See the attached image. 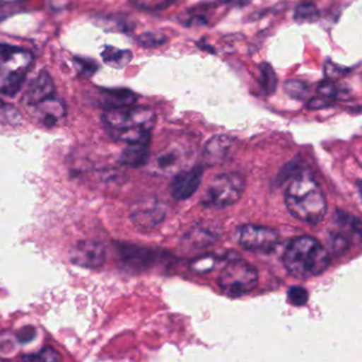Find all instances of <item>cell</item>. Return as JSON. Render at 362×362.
Listing matches in <instances>:
<instances>
[{
    "mask_svg": "<svg viewBox=\"0 0 362 362\" xmlns=\"http://www.w3.org/2000/svg\"><path fill=\"white\" fill-rule=\"evenodd\" d=\"M285 204L296 219L317 226L327 213V202L317 182L308 173L296 175L285 192Z\"/></svg>",
    "mask_w": 362,
    "mask_h": 362,
    "instance_id": "obj_1",
    "label": "cell"
},
{
    "mask_svg": "<svg viewBox=\"0 0 362 362\" xmlns=\"http://www.w3.org/2000/svg\"><path fill=\"white\" fill-rule=\"evenodd\" d=\"M156 122V114L146 107L111 110L103 115L107 134L115 141L128 145L151 141V131Z\"/></svg>",
    "mask_w": 362,
    "mask_h": 362,
    "instance_id": "obj_2",
    "label": "cell"
},
{
    "mask_svg": "<svg viewBox=\"0 0 362 362\" xmlns=\"http://www.w3.org/2000/svg\"><path fill=\"white\" fill-rule=\"evenodd\" d=\"M283 264L290 275L306 279L325 272L330 258L319 240L310 236H300L288 243L283 254Z\"/></svg>",
    "mask_w": 362,
    "mask_h": 362,
    "instance_id": "obj_3",
    "label": "cell"
},
{
    "mask_svg": "<svg viewBox=\"0 0 362 362\" xmlns=\"http://www.w3.org/2000/svg\"><path fill=\"white\" fill-rule=\"evenodd\" d=\"M33 52L16 46L0 44V94L14 97L35 66Z\"/></svg>",
    "mask_w": 362,
    "mask_h": 362,
    "instance_id": "obj_4",
    "label": "cell"
},
{
    "mask_svg": "<svg viewBox=\"0 0 362 362\" xmlns=\"http://www.w3.org/2000/svg\"><path fill=\"white\" fill-rule=\"evenodd\" d=\"M245 190V180L241 173H221L211 180L203 192L201 204L206 209H226L238 202Z\"/></svg>",
    "mask_w": 362,
    "mask_h": 362,
    "instance_id": "obj_5",
    "label": "cell"
},
{
    "mask_svg": "<svg viewBox=\"0 0 362 362\" xmlns=\"http://www.w3.org/2000/svg\"><path fill=\"white\" fill-rule=\"evenodd\" d=\"M258 272L247 260L233 258L226 262L218 276L220 289L232 298H240L255 289Z\"/></svg>",
    "mask_w": 362,
    "mask_h": 362,
    "instance_id": "obj_6",
    "label": "cell"
},
{
    "mask_svg": "<svg viewBox=\"0 0 362 362\" xmlns=\"http://www.w3.org/2000/svg\"><path fill=\"white\" fill-rule=\"evenodd\" d=\"M238 240L247 251L269 254L276 249L279 233L268 226L247 224L239 228Z\"/></svg>",
    "mask_w": 362,
    "mask_h": 362,
    "instance_id": "obj_7",
    "label": "cell"
},
{
    "mask_svg": "<svg viewBox=\"0 0 362 362\" xmlns=\"http://www.w3.org/2000/svg\"><path fill=\"white\" fill-rule=\"evenodd\" d=\"M107 256L105 245L94 239L78 241L69 252V259L74 264L92 270L103 268Z\"/></svg>",
    "mask_w": 362,
    "mask_h": 362,
    "instance_id": "obj_8",
    "label": "cell"
},
{
    "mask_svg": "<svg viewBox=\"0 0 362 362\" xmlns=\"http://www.w3.org/2000/svg\"><path fill=\"white\" fill-rule=\"evenodd\" d=\"M166 206L158 199L148 198L139 201L133 206L131 220L135 226L144 230H151L164 221Z\"/></svg>",
    "mask_w": 362,
    "mask_h": 362,
    "instance_id": "obj_9",
    "label": "cell"
},
{
    "mask_svg": "<svg viewBox=\"0 0 362 362\" xmlns=\"http://www.w3.org/2000/svg\"><path fill=\"white\" fill-rule=\"evenodd\" d=\"M202 165L189 169H182L175 173L171 183V194L175 201H186L192 198L202 183Z\"/></svg>",
    "mask_w": 362,
    "mask_h": 362,
    "instance_id": "obj_10",
    "label": "cell"
},
{
    "mask_svg": "<svg viewBox=\"0 0 362 362\" xmlns=\"http://www.w3.org/2000/svg\"><path fill=\"white\" fill-rule=\"evenodd\" d=\"M235 150V139L228 135L211 137L203 149V162L207 166H216L226 162Z\"/></svg>",
    "mask_w": 362,
    "mask_h": 362,
    "instance_id": "obj_11",
    "label": "cell"
},
{
    "mask_svg": "<svg viewBox=\"0 0 362 362\" xmlns=\"http://www.w3.org/2000/svg\"><path fill=\"white\" fill-rule=\"evenodd\" d=\"M137 99V95L128 88H99L95 94V103L105 111L132 107Z\"/></svg>",
    "mask_w": 362,
    "mask_h": 362,
    "instance_id": "obj_12",
    "label": "cell"
},
{
    "mask_svg": "<svg viewBox=\"0 0 362 362\" xmlns=\"http://www.w3.org/2000/svg\"><path fill=\"white\" fill-rule=\"evenodd\" d=\"M56 94V86L52 81V78L47 71H42L29 84L23 97V103L25 107H31L46 99L54 98Z\"/></svg>",
    "mask_w": 362,
    "mask_h": 362,
    "instance_id": "obj_13",
    "label": "cell"
},
{
    "mask_svg": "<svg viewBox=\"0 0 362 362\" xmlns=\"http://www.w3.org/2000/svg\"><path fill=\"white\" fill-rule=\"evenodd\" d=\"M117 254L124 266L132 271L149 268L154 260L153 253L150 250L128 243H118Z\"/></svg>",
    "mask_w": 362,
    "mask_h": 362,
    "instance_id": "obj_14",
    "label": "cell"
},
{
    "mask_svg": "<svg viewBox=\"0 0 362 362\" xmlns=\"http://www.w3.org/2000/svg\"><path fill=\"white\" fill-rule=\"evenodd\" d=\"M28 110L35 119L39 120L47 128L57 126L58 122L66 115L64 103L60 99H57V97L46 99L33 107H28Z\"/></svg>",
    "mask_w": 362,
    "mask_h": 362,
    "instance_id": "obj_15",
    "label": "cell"
},
{
    "mask_svg": "<svg viewBox=\"0 0 362 362\" xmlns=\"http://www.w3.org/2000/svg\"><path fill=\"white\" fill-rule=\"evenodd\" d=\"M185 165V154L177 148L165 150L156 158L154 169L163 175H173L182 170Z\"/></svg>",
    "mask_w": 362,
    "mask_h": 362,
    "instance_id": "obj_16",
    "label": "cell"
},
{
    "mask_svg": "<svg viewBox=\"0 0 362 362\" xmlns=\"http://www.w3.org/2000/svg\"><path fill=\"white\" fill-rule=\"evenodd\" d=\"M150 141L129 144L128 147L122 151L119 163L122 166L139 168L145 166L149 160Z\"/></svg>",
    "mask_w": 362,
    "mask_h": 362,
    "instance_id": "obj_17",
    "label": "cell"
},
{
    "mask_svg": "<svg viewBox=\"0 0 362 362\" xmlns=\"http://www.w3.org/2000/svg\"><path fill=\"white\" fill-rule=\"evenodd\" d=\"M103 62L107 66L115 69H122L130 64L133 59V54L131 50L118 49L114 46H105L101 52Z\"/></svg>",
    "mask_w": 362,
    "mask_h": 362,
    "instance_id": "obj_18",
    "label": "cell"
},
{
    "mask_svg": "<svg viewBox=\"0 0 362 362\" xmlns=\"http://www.w3.org/2000/svg\"><path fill=\"white\" fill-rule=\"evenodd\" d=\"M259 86L264 96L274 94L277 88V78L271 64L262 62L259 66Z\"/></svg>",
    "mask_w": 362,
    "mask_h": 362,
    "instance_id": "obj_19",
    "label": "cell"
},
{
    "mask_svg": "<svg viewBox=\"0 0 362 362\" xmlns=\"http://www.w3.org/2000/svg\"><path fill=\"white\" fill-rule=\"evenodd\" d=\"M319 18V9L315 4L310 3V1L298 4L294 9L293 20L298 24L317 22Z\"/></svg>",
    "mask_w": 362,
    "mask_h": 362,
    "instance_id": "obj_20",
    "label": "cell"
},
{
    "mask_svg": "<svg viewBox=\"0 0 362 362\" xmlns=\"http://www.w3.org/2000/svg\"><path fill=\"white\" fill-rule=\"evenodd\" d=\"M192 245L197 247H205V245H211V243L217 239V232H214L211 228L201 226V228H194L189 234H187Z\"/></svg>",
    "mask_w": 362,
    "mask_h": 362,
    "instance_id": "obj_21",
    "label": "cell"
},
{
    "mask_svg": "<svg viewBox=\"0 0 362 362\" xmlns=\"http://www.w3.org/2000/svg\"><path fill=\"white\" fill-rule=\"evenodd\" d=\"M22 122V114L14 105L0 100V124L18 126Z\"/></svg>",
    "mask_w": 362,
    "mask_h": 362,
    "instance_id": "obj_22",
    "label": "cell"
},
{
    "mask_svg": "<svg viewBox=\"0 0 362 362\" xmlns=\"http://www.w3.org/2000/svg\"><path fill=\"white\" fill-rule=\"evenodd\" d=\"M286 94L296 100H303L308 94L309 88L305 82L298 80H288L284 84Z\"/></svg>",
    "mask_w": 362,
    "mask_h": 362,
    "instance_id": "obj_23",
    "label": "cell"
},
{
    "mask_svg": "<svg viewBox=\"0 0 362 362\" xmlns=\"http://www.w3.org/2000/svg\"><path fill=\"white\" fill-rule=\"evenodd\" d=\"M217 264V258L213 255L201 256L190 262V268L198 274H205L211 272Z\"/></svg>",
    "mask_w": 362,
    "mask_h": 362,
    "instance_id": "obj_24",
    "label": "cell"
},
{
    "mask_svg": "<svg viewBox=\"0 0 362 362\" xmlns=\"http://www.w3.org/2000/svg\"><path fill=\"white\" fill-rule=\"evenodd\" d=\"M167 41H168V39L165 37V35L160 33H153V31L143 33L137 39L139 45L145 48H156L158 46L164 45Z\"/></svg>",
    "mask_w": 362,
    "mask_h": 362,
    "instance_id": "obj_25",
    "label": "cell"
},
{
    "mask_svg": "<svg viewBox=\"0 0 362 362\" xmlns=\"http://www.w3.org/2000/svg\"><path fill=\"white\" fill-rule=\"evenodd\" d=\"M351 71V69L349 67L341 66V65L332 62L329 59L326 60L325 65H324V74H325L326 79L332 80V81L345 77Z\"/></svg>",
    "mask_w": 362,
    "mask_h": 362,
    "instance_id": "obj_26",
    "label": "cell"
},
{
    "mask_svg": "<svg viewBox=\"0 0 362 362\" xmlns=\"http://www.w3.org/2000/svg\"><path fill=\"white\" fill-rule=\"evenodd\" d=\"M22 359L28 360V361H58L61 359V356L52 347H46L39 353L24 356Z\"/></svg>",
    "mask_w": 362,
    "mask_h": 362,
    "instance_id": "obj_27",
    "label": "cell"
},
{
    "mask_svg": "<svg viewBox=\"0 0 362 362\" xmlns=\"http://www.w3.org/2000/svg\"><path fill=\"white\" fill-rule=\"evenodd\" d=\"M288 298L294 306H303L308 300V291L300 286H293L288 290Z\"/></svg>",
    "mask_w": 362,
    "mask_h": 362,
    "instance_id": "obj_28",
    "label": "cell"
},
{
    "mask_svg": "<svg viewBox=\"0 0 362 362\" xmlns=\"http://www.w3.org/2000/svg\"><path fill=\"white\" fill-rule=\"evenodd\" d=\"M75 64L79 73L84 77H92L98 69V64L92 59L79 58L78 57V58H75Z\"/></svg>",
    "mask_w": 362,
    "mask_h": 362,
    "instance_id": "obj_29",
    "label": "cell"
},
{
    "mask_svg": "<svg viewBox=\"0 0 362 362\" xmlns=\"http://www.w3.org/2000/svg\"><path fill=\"white\" fill-rule=\"evenodd\" d=\"M317 93L320 96L327 97V98L337 100L339 96V90L334 81L329 79L323 80L317 84Z\"/></svg>",
    "mask_w": 362,
    "mask_h": 362,
    "instance_id": "obj_30",
    "label": "cell"
},
{
    "mask_svg": "<svg viewBox=\"0 0 362 362\" xmlns=\"http://www.w3.org/2000/svg\"><path fill=\"white\" fill-rule=\"evenodd\" d=\"M328 245L334 253H343L349 249V243L346 237L340 234H330L328 237Z\"/></svg>",
    "mask_w": 362,
    "mask_h": 362,
    "instance_id": "obj_31",
    "label": "cell"
},
{
    "mask_svg": "<svg viewBox=\"0 0 362 362\" xmlns=\"http://www.w3.org/2000/svg\"><path fill=\"white\" fill-rule=\"evenodd\" d=\"M336 105V100L327 97L317 96L313 97L307 103V109L311 111H317V110L328 109Z\"/></svg>",
    "mask_w": 362,
    "mask_h": 362,
    "instance_id": "obj_32",
    "label": "cell"
},
{
    "mask_svg": "<svg viewBox=\"0 0 362 362\" xmlns=\"http://www.w3.org/2000/svg\"><path fill=\"white\" fill-rule=\"evenodd\" d=\"M35 334H37V329L33 326H27L18 332V339L21 343H28L35 339Z\"/></svg>",
    "mask_w": 362,
    "mask_h": 362,
    "instance_id": "obj_33",
    "label": "cell"
},
{
    "mask_svg": "<svg viewBox=\"0 0 362 362\" xmlns=\"http://www.w3.org/2000/svg\"><path fill=\"white\" fill-rule=\"evenodd\" d=\"M209 24L207 18L203 16H194L192 18H188L186 22L183 23L184 26L186 28H190V27H202L206 26Z\"/></svg>",
    "mask_w": 362,
    "mask_h": 362,
    "instance_id": "obj_34",
    "label": "cell"
},
{
    "mask_svg": "<svg viewBox=\"0 0 362 362\" xmlns=\"http://www.w3.org/2000/svg\"><path fill=\"white\" fill-rule=\"evenodd\" d=\"M218 3L222 5L236 6V7H243L250 3V0H218Z\"/></svg>",
    "mask_w": 362,
    "mask_h": 362,
    "instance_id": "obj_35",
    "label": "cell"
},
{
    "mask_svg": "<svg viewBox=\"0 0 362 362\" xmlns=\"http://www.w3.org/2000/svg\"><path fill=\"white\" fill-rule=\"evenodd\" d=\"M197 45H198L199 47L201 48V49L206 50V52H209V54H215V49H214V48L211 47V45H209V44L204 43V39L201 40L200 42H198V43H197Z\"/></svg>",
    "mask_w": 362,
    "mask_h": 362,
    "instance_id": "obj_36",
    "label": "cell"
}]
</instances>
